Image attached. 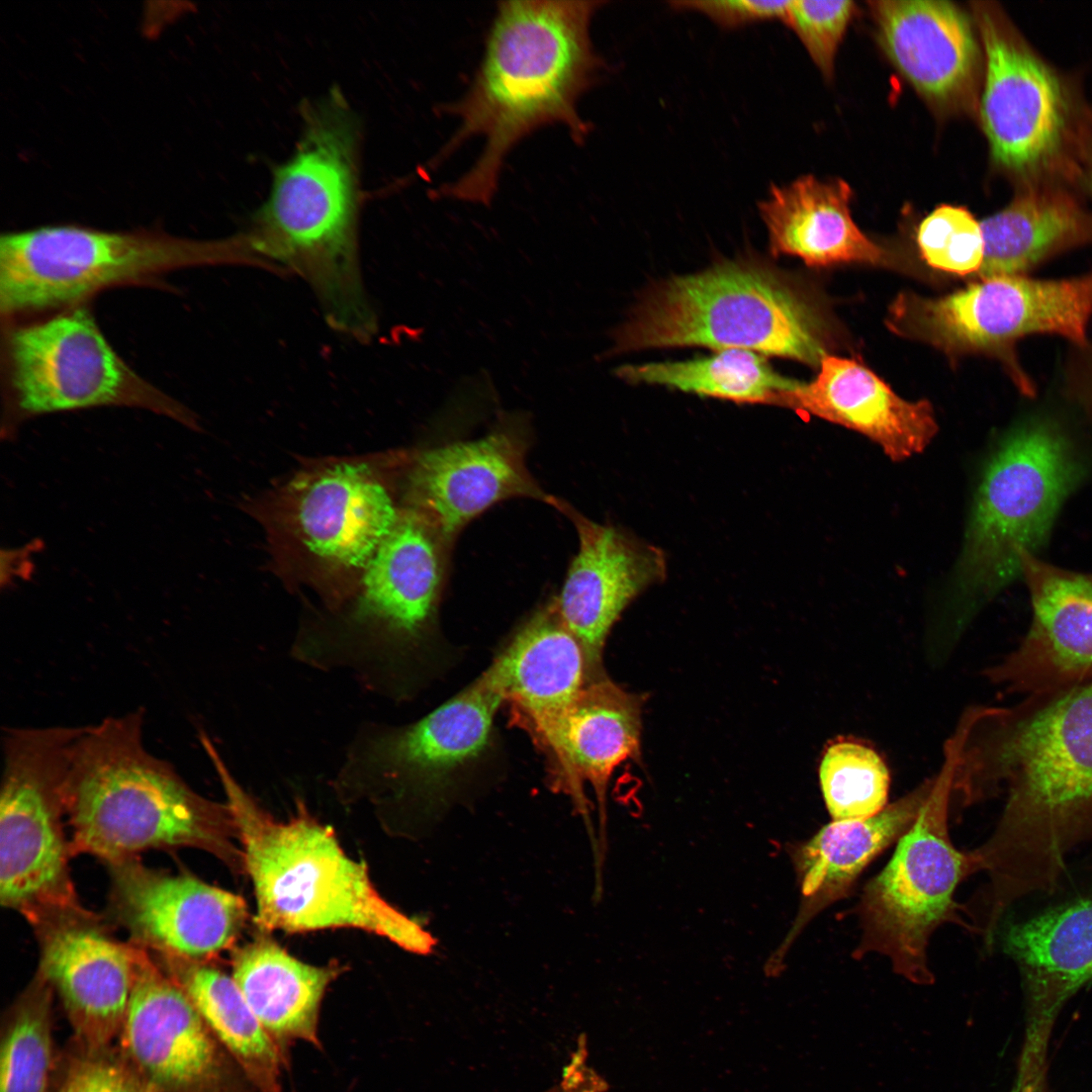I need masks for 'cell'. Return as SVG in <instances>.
Instances as JSON below:
<instances>
[{
  "label": "cell",
  "mask_w": 1092,
  "mask_h": 1092,
  "mask_svg": "<svg viewBox=\"0 0 1092 1092\" xmlns=\"http://www.w3.org/2000/svg\"><path fill=\"white\" fill-rule=\"evenodd\" d=\"M959 726L952 794L964 807L1005 795L995 830L972 850L988 876L980 905L1001 920L1022 898L1053 892L1069 854L1092 841V679L973 707Z\"/></svg>",
  "instance_id": "1"
},
{
  "label": "cell",
  "mask_w": 1092,
  "mask_h": 1092,
  "mask_svg": "<svg viewBox=\"0 0 1092 1092\" xmlns=\"http://www.w3.org/2000/svg\"><path fill=\"white\" fill-rule=\"evenodd\" d=\"M604 1L512 0L497 3L483 55L463 96L445 106L458 119L441 162L466 141L484 138L477 160L439 196L489 205L505 161L526 136L566 127L581 145L590 125L578 101L606 67L594 48L592 20Z\"/></svg>",
  "instance_id": "2"
},
{
  "label": "cell",
  "mask_w": 1092,
  "mask_h": 1092,
  "mask_svg": "<svg viewBox=\"0 0 1092 1092\" xmlns=\"http://www.w3.org/2000/svg\"><path fill=\"white\" fill-rule=\"evenodd\" d=\"M357 148L355 118L339 96L307 110L295 153L275 169L245 234L265 267L308 284L334 330L366 342L377 321L359 265Z\"/></svg>",
  "instance_id": "3"
},
{
  "label": "cell",
  "mask_w": 1092,
  "mask_h": 1092,
  "mask_svg": "<svg viewBox=\"0 0 1092 1092\" xmlns=\"http://www.w3.org/2000/svg\"><path fill=\"white\" fill-rule=\"evenodd\" d=\"M144 715L106 718L75 741L66 783L72 855L109 864L147 850L195 848L245 874L229 805L196 793L147 750Z\"/></svg>",
  "instance_id": "4"
},
{
  "label": "cell",
  "mask_w": 1092,
  "mask_h": 1092,
  "mask_svg": "<svg viewBox=\"0 0 1092 1092\" xmlns=\"http://www.w3.org/2000/svg\"><path fill=\"white\" fill-rule=\"evenodd\" d=\"M199 733L236 822L255 894L254 922L262 932L356 928L416 954L434 951L435 937L378 893L366 863L346 854L333 828L300 799L291 817L277 820L235 778L209 736Z\"/></svg>",
  "instance_id": "5"
},
{
  "label": "cell",
  "mask_w": 1092,
  "mask_h": 1092,
  "mask_svg": "<svg viewBox=\"0 0 1092 1092\" xmlns=\"http://www.w3.org/2000/svg\"><path fill=\"white\" fill-rule=\"evenodd\" d=\"M448 542L421 513H400L365 567L352 607L301 627L292 658L322 671L348 670L379 697H402L431 635Z\"/></svg>",
  "instance_id": "6"
},
{
  "label": "cell",
  "mask_w": 1092,
  "mask_h": 1092,
  "mask_svg": "<svg viewBox=\"0 0 1092 1092\" xmlns=\"http://www.w3.org/2000/svg\"><path fill=\"white\" fill-rule=\"evenodd\" d=\"M612 353L704 346L820 365L816 316L765 268L730 262L675 277L651 292L614 334Z\"/></svg>",
  "instance_id": "7"
},
{
  "label": "cell",
  "mask_w": 1092,
  "mask_h": 1092,
  "mask_svg": "<svg viewBox=\"0 0 1092 1092\" xmlns=\"http://www.w3.org/2000/svg\"><path fill=\"white\" fill-rule=\"evenodd\" d=\"M972 9L985 57L980 116L994 164L1018 187L1080 183L1092 112L1000 8Z\"/></svg>",
  "instance_id": "8"
},
{
  "label": "cell",
  "mask_w": 1092,
  "mask_h": 1092,
  "mask_svg": "<svg viewBox=\"0 0 1092 1092\" xmlns=\"http://www.w3.org/2000/svg\"><path fill=\"white\" fill-rule=\"evenodd\" d=\"M1084 467L1052 422L1032 421L995 448L976 492L959 567L963 607L952 633L1015 577L1023 554L1035 555Z\"/></svg>",
  "instance_id": "9"
},
{
  "label": "cell",
  "mask_w": 1092,
  "mask_h": 1092,
  "mask_svg": "<svg viewBox=\"0 0 1092 1092\" xmlns=\"http://www.w3.org/2000/svg\"><path fill=\"white\" fill-rule=\"evenodd\" d=\"M959 745L953 733L917 819L885 868L866 884L854 908L860 938L851 956H885L898 975L916 984L934 980L927 947L940 925L950 922L972 930L960 915L965 906L956 902L954 893L978 869L971 851L952 844L947 823Z\"/></svg>",
  "instance_id": "10"
},
{
  "label": "cell",
  "mask_w": 1092,
  "mask_h": 1092,
  "mask_svg": "<svg viewBox=\"0 0 1092 1092\" xmlns=\"http://www.w3.org/2000/svg\"><path fill=\"white\" fill-rule=\"evenodd\" d=\"M83 727L12 728L3 735L0 901L32 926L83 906L70 874L66 783Z\"/></svg>",
  "instance_id": "11"
},
{
  "label": "cell",
  "mask_w": 1092,
  "mask_h": 1092,
  "mask_svg": "<svg viewBox=\"0 0 1092 1092\" xmlns=\"http://www.w3.org/2000/svg\"><path fill=\"white\" fill-rule=\"evenodd\" d=\"M505 700L488 667L418 721L363 722L332 782L336 793L346 802L367 800L380 814L427 811L440 802L453 777L483 753Z\"/></svg>",
  "instance_id": "12"
},
{
  "label": "cell",
  "mask_w": 1092,
  "mask_h": 1092,
  "mask_svg": "<svg viewBox=\"0 0 1092 1092\" xmlns=\"http://www.w3.org/2000/svg\"><path fill=\"white\" fill-rule=\"evenodd\" d=\"M240 262L233 238L193 242L76 225L8 233L0 238V307L7 315L64 307L172 269Z\"/></svg>",
  "instance_id": "13"
},
{
  "label": "cell",
  "mask_w": 1092,
  "mask_h": 1092,
  "mask_svg": "<svg viewBox=\"0 0 1092 1092\" xmlns=\"http://www.w3.org/2000/svg\"><path fill=\"white\" fill-rule=\"evenodd\" d=\"M7 352L3 439L14 437L30 418L115 405L150 410L197 429L187 407L129 368L83 306L15 327L8 334Z\"/></svg>",
  "instance_id": "14"
},
{
  "label": "cell",
  "mask_w": 1092,
  "mask_h": 1092,
  "mask_svg": "<svg viewBox=\"0 0 1092 1092\" xmlns=\"http://www.w3.org/2000/svg\"><path fill=\"white\" fill-rule=\"evenodd\" d=\"M1092 315V272L1041 280L1026 275L984 278L938 298L904 293L890 307L888 324L900 336L921 340L948 354L1000 356L1019 388L1033 386L1013 353L1031 334H1056L1083 347Z\"/></svg>",
  "instance_id": "15"
},
{
  "label": "cell",
  "mask_w": 1092,
  "mask_h": 1092,
  "mask_svg": "<svg viewBox=\"0 0 1092 1092\" xmlns=\"http://www.w3.org/2000/svg\"><path fill=\"white\" fill-rule=\"evenodd\" d=\"M106 866L110 915L152 953L209 962L234 947L246 925L244 898L196 876L155 870L138 857Z\"/></svg>",
  "instance_id": "16"
},
{
  "label": "cell",
  "mask_w": 1092,
  "mask_h": 1092,
  "mask_svg": "<svg viewBox=\"0 0 1092 1092\" xmlns=\"http://www.w3.org/2000/svg\"><path fill=\"white\" fill-rule=\"evenodd\" d=\"M38 970L57 992L73 1027L92 1051L120 1033L135 978L138 945L114 937L84 906L31 926Z\"/></svg>",
  "instance_id": "17"
},
{
  "label": "cell",
  "mask_w": 1092,
  "mask_h": 1092,
  "mask_svg": "<svg viewBox=\"0 0 1092 1092\" xmlns=\"http://www.w3.org/2000/svg\"><path fill=\"white\" fill-rule=\"evenodd\" d=\"M528 420L503 414L485 435L423 451L410 480L418 511L450 541L468 522L511 497L542 498L526 466Z\"/></svg>",
  "instance_id": "18"
},
{
  "label": "cell",
  "mask_w": 1092,
  "mask_h": 1092,
  "mask_svg": "<svg viewBox=\"0 0 1092 1092\" xmlns=\"http://www.w3.org/2000/svg\"><path fill=\"white\" fill-rule=\"evenodd\" d=\"M1021 575L1031 602L1030 625L1017 647L985 676L1021 697L1092 679V573L1023 554Z\"/></svg>",
  "instance_id": "19"
},
{
  "label": "cell",
  "mask_w": 1092,
  "mask_h": 1092,
  "mask_svg": "<svg viewBox=\"0 0 1092 1092\" xmlns=\"http://www.w3.org/2000/svg\"><path fill=\"white\" fill-rule=\"evenodd\" d=\"M577 531L579 546L555 607L584 649L592 678L602 676L606 638L626 607L650 585L663 580L664 552L623 529L596 523L549 496Z\"/></svg>",
  "instance_id": "20"
},
{
  "label": "cell",
  "mask_w": 1092,
  "mask_h": 1092,
  "mask_svg": "<svg viewBox=\"0 0 1092 1092\" xmlns=\"http://www.w3.org/2000/svg\"><path fill=\"white\" fill-rule=\"evenodd\" d=\"M138 947L120 1030L124 1052L151 1092H211L220 1070L211 1030L151 952Z\"/></svg>",
  "instance_id": "21"
},
{
  "label": "cell",
  "mask_w": 1092,
  "mask_h": 1092,
  "mask_svg": "<svg viewBox=\"0 0 1092 1092\" xmlns=\"http://www.w3.org/2000/svg\"><path fill=\"white\" fill-rule=\"evenodd\" d=\"M886 55L934 108L974 110L982 73V46L968 15L937 0L869 2Z\"/></svg>",
  "instance_id": "22"
},
{
  "label": "cell",
  "mask_w": 1092,
  "mask_h": 1092,
  "mask_svg": "<svg viewBox=\"0 0 1092 1092\" xmlns=\"http://www.w3.org/2000/svg\"><path fill=\"white\" fill-rule=\"evenodd\" d=\"M934 784V778L873 817L834 821L805 841L790 844L800 892V905L792 926L768 958L765 971L778 975L792 945L805 927L823 910L847 897L866 868L909 830Z\"/></svg>",
  "instance_id": "23"
},
{
  "label": "cell",
  "mask_w": 1092,
  "mask_h": 1092,
  "mask_svg": "<svg viewBox=\"0 0 1092 1092\" xmlns=\"http://www.w3.org/2000/svg\"><path fill=\"white\" fill-rule=\"evenodd\" d=\"M774 404L853 430L895 462L922 453L938 431L930 402L908 401L860 363L829 355L813 381L779 392Z\"/></svg>",
  "instance_id": "24"
},
{
  "label": "cell",
  "mask_w": 1092,
  "mask_h": 1092,
  "mask_svg": "<svg viewBox=\"0 0 1092 1092\" xmlns=\"http://www.w3.org/2000/svg\"><path fill=\"white\" fill-rule=\"evenodd\" d=\"M1000 936L1024 985L1029 1019L1025 1051H1044L1046 1031L1062 1006L1092 981V898L1008 923Z\"/></svg>",
  "instance_id": "25"
},
{
  "label": "cell",
  "mask_w": 1092,
  "mask_h": 1092,
  "mask_svg": "<svg viewBox=\"0 0 1092 1092\" xmlns=\"http://www.w3.org/2000/svg\"><path fill=\"white\" fill-rule=\"evenodd\" d=\"M399 516L387 488L361 463H341L318 474L296 510L309 551L331 564L363 570Z\"/></svg>",
  "instance_id": "26"
},
{
  "label": "cell",
  "mask_w": 1092,
  "mask_h": 1092,
  "mask_svg": "<svg viewBox=\"0 0 1092 1092\" xmlns=\"http://www.w3.org/2000/svg\"><path fill=\"white\" fill-rule=\"evenodd\" d=\"M642 701L604 676L589 680L577 699L541 739L568 781L576 804L585 812L580 783L596 791L602 826L605 800L614 770L640 754Z\"/></svg>",
  "instance_id": "27"
},
{
  "label": "cell",
  "mask_w": 1092,
  "mask_h": 1092,
  "mask_svg": "<svg viewBox=\"0 0 1092 1092\" xmlns=\"http://www.w3.org/2000/svg\"><path fill=\"white\" fill-rule=\"evenodd\" d=\"M851 196L843 180L812 175L771 186L758 204L771 253L797 256L810 266L886 263V252L854 223Z\"/></svg>",
  "instance_id": "28"
},
{
  "label": "cell",
  "mask_w": 1092,
  "mask_h": 1092,
  "mask_svg": "<svg viewBox=\"0 0 1092 1092\" xmlns=\"http://www.w3.org/2000/svg\"><path fill=\"white\" fill-rule=\"evenodd\" d=\"M489 668L541 738L592 680L584 649L555 605L533 616Z\"/></svg>",
  "instance_id": "29"
},
{
  "label": "cell",
  "mask_w": 1092,
  "mask_h": 1092,
  "mask_svg": "<svg viewBox=\"0 0 1092 1092\" xmlns=\"http://www.w3.org/2000/svg\"><path fill=\"white\" fill-rule=\"evenodd\" d=\"M1074 185L1019 186L1008 205L981 221L982 279L1026 275L1051 257L1092 242V212Z\"/></svg>",
  "instance_id": "30"
},
{
  "label": "cell",
  "mask_w": 1092,
  "mask_h": 1092,
  "mask_svg": "<svg viewBox=\"0 0 1092 1092\" xmlns=\"http://www.w3.org/2000/svg\"><path fill=\"white\" fill-rule=\"evenodd\" d=\"M232 977L275 1043L318 1044L317 1021L339 965L313 966L289 954L266 932L234 949Z\"/></svg>",
  "instance_id": "31"
},
{
  "label": "cell",
  "mask_w": 1092,
  "mask_h": 1092,
  "mask_svg": "<svg viewBox=\"0 0 1092 1092\" xmlns=\"http://www.w3.org/2000/svg\"><path fill=\"white\" fill-rule=\"evenodd\" d=\"M184 991L212 1034L263 1092H279L277 1044L262 1026L232 976L208 962L152 953Z\"/></svg>",
  "instance_id": "32"
},
{
  "label": "cell",
  "mask_w": 1092,
  "mask_h": 1092,
  "mask_svg": "<svg viewBox=\"0 0 1092 1092\" xmlns=\"http://www.w3.org/2000/svg\"><path fill=\"white\" fill-rule=\"evenodd\" d=\"M616 375L738 403L774 404L779 392L800 384L774 371L760 354L740 349L689 361L624 365Z\"/></svg>",
  "instance_id": "33"
},
{
  "label": "cell",
  "mask_w": 1092,
  "mask_h": 1092,
  "mask_svg": "<svg viewBox=\"0 0 1092 1092\" xmlns=\"http://www.w3.org/2000/svg\"><path fill=\"white\" fill-rule=\"evenodd\" d=\"M54 990L36 972L13 1005L0 1049V1092H46Z\"/></svg>",
  "instance_id": "34"
},
{
  "label": "cell",
  "mask_w": 1092,
  "mask_h": 1092,
  "mask_svg": "<svg viewBox=\"0 0 1092 1092\" xmlns=\"http://www.w3.org/2000/svg\"><path fill=\"white\" fill-rule=\"evenodd\" d=\"M819 781L834 821L867 819L888 805V767L876 750L857 741L839 740L826 748Z\"/></svg>",
  "instance_id": "35"
},
{
  "label": "cell",
  "mask_w": 1092,
  "mask_h": 1092,
  "mask_svg": "<svg viewBox=\"0 0 1092 1092\" xmlns=\"http://www.w3.org/2000/svg\"><path fill=\"white\" fill-rule=\"evenodd\" d=\"M917 244L928 265L958 275L980 271L984 261L981 222L961 206L942 204L929 213L919 224Z\"/></svg>",
  "instance_id": "36"
},
{
  "label": "cell",
  "mask_w": 1092,
  "mask_h": 1092,
  "mask_svg": "<svg viewBox=\"0 0 1092 1092\" xmlns=\"http://www.w3.org/2000/svg\"><path fill=\"white\" fill-rule=\"evenodd\" d=\"M854 12V3L848 0L790 2L785 23L825 77L832 76L836 52Z\"/></svg>",
  "instance_id": "37"
},
{
  "label": "cell",
  "mask_w": 1092,
  "mask_h": 1092,
  "mask_svg": "<svg viewBox=\"0 0 1092 1092\" xmlns=\"http://www.w3.org/2000/svg\"><path fill=\"white\" fill-rule=\"evenodd\" d=\"M791 1L703 0L670 1L672 9L704 15L723 29H737L758 22H785Z\"/></svg>",
  "instance_id": "38"
},
{
  "label": "cell",
  "mask_w": 1092,
  "mask_h": 1092,
  "mask_svg": "<svg viewBox=\"0 0 1092 1092\" xmlns=\"http://www.w3.org/2000/svg\"><path fill=\"white\" fill-rule=\"evenodd\" d=\"M67 1082L71 1092H147L146 1085L129 1069L105 1059L81 1064Z\"/></svg>",
  "instance_id": "39"
},
{
  "label": "cell",
  "mask_w": 1092,
  "mask_h": 1092,
  "mask_svg": "<svg viewBox=\"0 0 1092 1092\" xmlns=\"http://www.w3.org/2000/svg\"><path fill=\"white\" fill-rule=\"evenodd\" d=\"M578 1044L572 1054L570 1062L562 1071L559 1085L549 1092H604L606 1083L593 1071L585 1067L587 1055L586 1039L584 1034L578 1038Z\"/></svg>",
  "instance_id": "40"
},
{
  "label": "cell",
  "mask_w": 1092,
  "mask_h": 1092,
  "mask_svg": "<svg viewBox=\"0 0 1092 1092\" xmlns=\"http://www.w3.org/2000/svg\"><path fill=\"white\" fill-rule=\"evenodd\" d=\"M1018 1092H1046L1042 1063L1021 1067Z\"/></svg>",
  "instance_id": "41"
},
{
  "label": "cell",
  "mask_w": 1092,
  "mask_h": 1092,
  "mask_svg": "<svg viewBox=\"0 0 1092 1092\" xmlns=\"http://www.w3.org/2000/svg\"><path fill=\"white\" fill-rule=\"evenodd\" d=\"M1089 378L1078 386L1077 397L1092 421V372Z\"/></svg>",
  "instance_id": "42"
},
{
  "label": "cell",
  "mask_w": 1092,
  "mask_h": 1092,
  "mask_svg": "<svg viewBox=\"0 0 1092 1092\" xmlns=\"http://www.w3.org/2000/svg\"><path fill=\"white\" fill-rule=\"evenodd\" d=\"M1080 183L1084 184L1092 197V141L1089 145V149L1082 168Z\"/></svg>",
  "instance_id": "43"
},
{
  "label": "cell",
  "mask_w": 1092,
  "mask_h": 1092,
  "mask_svg": "<svg viewBox=\"0 0 1092 1092\" xmlns=\"http://www.w3.org/2000/svg\"><path fill=\"white\" fill-rule=\"evenodd\" d=\"M59 1092H71L68 1082L59 1090Z\"/></svg>",
  "instance_id": "44"
},
{
  "label": "cell",
  "mask_w": 1092,
  "mask_h": 1092,
  "mask_svg": "<svg viewBox=\"0 0 1092 1092\" xmlns=\"http://www.w3.org/2000/svg\"><path fill=\"white\" fill-rule=\"evenodd\" d=\"M147 1092H151V1091L147 1088Z\"/></svg>",
  "instance_id": "45"
}]
</instances>
